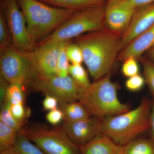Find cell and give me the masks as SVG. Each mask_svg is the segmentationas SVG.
<instances>
[{
	"mask_svg": "<svg viewBox=\"0 0 154 154\" xmlns=\"http://www.w3.org/2000/svg\"><path fill=\"white\" fill-rule=\"evenodd\" d=\"M121 34L104 29L74 38L82 49L84 62L95 81L110 74L121 51Z\"/></svg>",
	"mask_w": 154,
	"mask_h": 154,
	"instance_id": "obj_1",
	"label": "cell"
},
{
	"mask_svg": "<svg viewBox=\"0 0 154 154\" xmlns=\"http://www.w3.org/2000/svg\"><path fill=\"white\" fill-rule=\"evenodd\" d=\"M17 1L25 17L29 37L35 47L76 11L54 8L37 0Z\"/></svg>",
	"mask_w": 154,
	"mask_h": 154,
	"instance_id": "obj_2",
	"label": "cell"
},
{
	"mask_svg": "<svg viewBox=\"0 0 154 154\" xmlns=\"http://www.w3.org/2000/svg\"><path fill=\"white\" fill-rule=\"evenodd\" d=\"M152 102L144 98L133 110L102 119V134L124 146L149 129Z\"/></svg>",
	"mask_w": 154,
	"mask_h": 154,
	"instance_id": "obj_3",
	"label": "cell"
},
{
	"mask_svg": "<svg viewBox=\"0 0 154 154\" xmlns=\"http://www.w3.org/2000/svg\"><path fill=\"white\" fill-rule=\"evenodd\" d=\"M117 87L110 79V74L91 83L80 91L79 101L91 115L102 119L125 113L128 105L122 103L117 96Z\"/></svg>",
	"mask_w": 154,
	"mask_h": 154,
	"instance_id": "obj_4",
	"label": "cell"
},
{
	"mask_svg": "<svg viewBox=\"0 0 154 154\" xmlns=\"http://www.w3.org/2000/svg\"><path fill=\"white\" fill-rule=\"evenodd\" d=\"M105 6H93L76 11L69 19L36 44L35 47L53 42L72 40L86 32L105 29Z\"/></svg>",
	"mask_w": 154,
	"mask_h": 154,
	"instance_id": "obj_5",
	"label": "cell"
},
{
	"mask_svg": "<svg viewBox=\"0 0 154 154\" xmlns=\"http://www.w3.org/2000/svg\"><path fill=\"white\" fill-rule=\"evenodd\" d=\"M21 131L46 154H80L79 146L71 140L63 126L51 129L28 128Z\"/></svg>",
	"mask_w": 154,
	"mask_h": 154,
	"instance_id": "obj_6",
	"label": "cell"
},
{
	"mask_svg": "<svg viewBox=\"0 0 154 154\" xmlns=\"http://www.w3.org/2000/svg\"><path fill=\"white\" fill-rule=\"evenodd\" d=\"M0 75L9 83L20 82L30 86L38 74L24 53L14 48L0 54Z\"/></svg>",
	"mask_w": 154,
	"mask_h": 154,
	"instance_id": "obj_7",
	"label": "cell"
},
{
	"mask_svg": "<svg viewBox=\"0 0 154 154\" xmlns=\"http://www.w3.org/2000/svg\"><path fill=\"white\" fill-rule=\"evenodd\" d=\"M12 36L13 47L22 53L30 52L35 48L30 40L25 17L17 0H2L1 7Z\"/></svg>",
	"mask_w": 154,
	"mask_h": 154,
	"instance_id": "obj_8",
	"label": "cell"
},
{
	"mask_svg": "<svg viewBox=\"0 0 154 154\" xmlns=\"http://www.w3.org/2000/svg\"><path fill=\"white\" fill-rule=\"evenodd\" d=\"M30 87L36 92L53 96L60 103L79 101L81 88L70 76L42 77L38 75Z\"/></svg>",
	"mask_w": 154,
	"mask_h": 154,
	"instance_id": "obj_9",
	"label": "cell"
},
{
	"mask_svg": "<svg viewBox=\"0 0 154 154\" xmlns=\"http://www.w3.org/2000/svg\"><path fill=\"white\" fill-rule=\"evenodd\" d=\"M63 42L38 45L30 52L25 53L38 75L45 78L57 75L58 60Z\"/></svg>",
	"mask_w": 154,
	"mask_h": 154,
	"instance_id": "obj_10",
	"label": "cell"
},
{
	"mask_svg": "<svg viewBox=\"0 0 154 154\" xmlns=\"http://www.w3.org/2000/svg\"><path fill=\"white\" fill-rule=\"evenodd\" d=\"M135 9L128 0H107L105 6V29L122 35Z\"/></svg>",
	"mask_w": 154,
	"mask_h": 154,
	"instance_id": "obj_11",
	"label": "cell"
},
{
	"mask_svg": "<svg viewBox=\"0 0 154 154\" xmlns=\"http://www.w3.org/2000/svg\"><path fill=\"white\" fill-rule=\"evenodd\" d=\"M63 127L71 140L83 146L102 134V119L96 117L73 122H64Z\"/></svg>",
	"mask_w": 154,
	"mask_h": 154,
	"instance_id": "obj_12",
	"label": "cell"
},
{
	"mask_svg": "<svg viewBox=\"0 0 154 154\" xmlns=\"http://www.w3.org/2000/svg\"><path fill=\"white\" fill-rule=\"evenodd\" d=\"M154 24V2L136 8L128 28L122 35L121 51Z\"/></svg>",
	"mask_w": 154,
	"mask_h": 154,
	"instance_id": "obj_13",
	"label": "cell"
},
{
	"mask_svg": "<svg viewBox=\"0 0 154 154\" xmlns=\"http://www.w3.org/2000/svg\"><path fill=\"white\" fill-rule=\"evenodd\" d=\"M154 45V24L136 37L122 50L117 60L123 61L129 57L138 59L144 53L146 52Z\"/></svg>",
	"mask_w": 154,
	"mask_h": 154,
	"instance_id": "obj_14",
	"label": "cell"
},
{
	"mask_svg": "<svg viewBox=\"0 0 154 154\" xmlns=\"http://www.w3.org/2000/svg\"><path fill=\"white\" fill-rule=\"evenodd\" d=\"M79 147L80 154H122L123 149V146L117 144L103 134Z\"/></svg>",
	"mask_w": 154,
	"mask_h": 154,
	"instance_id": "obj_15",
	"label": "cell"
},
{
	"mask_svg": "<svg viewBox=\"0 0 154 154\" xmlns=\"http://www.w3.org/2000/svg\"><path fill=\"white\" fill-rule=\"evenodd\" d=\"M60 108L63 114L65 122H73L85 120L91 117L87 108L79 102L60 103Z\"/></svg>",
	"mask_w": 154,
	"mask_h": 154,
	"instance_id": "obj_16",
	"label": "cell"
},
{
	"mask_svg": "<svg viewBox=\"0 0 154 154\" xmlns=\"http://www.w3.org/2000/svg\"><path fill=\"white\" fill-rule=\"evenodd\" d=\"M48 5L78 11L93 6L105 5V0H37Z\"/></svg>",
	"mask_w": 154,
	"mask_h": 154,
	"instance_id": "obj_17",
	"label": "cell"
},
{
	"mask_svg": "<svg viewBox=\"0 0 154 154\" xmlns=\"http://www.w3.org/2000/svg\"><path fill=\"white\" fill-rule=\"evenodd\" d=\"M122 154H154V142L146 139L133 140L123 146Z\"/></svg>",
	"mask_w": 154,
	"mask_h": 154,
	"instance_id": "obj_18",
	"label": "cell"
},
{
	"mask_svg": "<svg viewBox=\"0 0 154 154\" xmlns=\"http://www.w3.org/2000/svg\"><path fill=\"white\" fill-rule=\"evenodd\" d=\"M14 146L19 154H46L28 139L21 131L18 132Z\"/></svg>",
	"mask_w": 154,
	"mask_h": 154,
	"instance_id": "obj_19",
	"label": "cell"
},
{
	"mask_svg": "<svg viewBox=\"0 0 154 154\" xmlns=\"http://www.w3.org/2000/svg\"><path fill=\"white\" fill-rule=\"evenodd\" d=\"M11 105L12 104L10 101L5 98L1 106L0 121L17 131H19L22 130L25 122L17 121L14 118L11 112Z\"/></svg>",
	"mask_w": 154,
	"mask_h": 154,
	"instance_id": "obj_20",
	"label": "cell"
},
{
	"mask_svg": "<svg viewBox=\"0 0 154 154\" xmlns=\"http://www.w3.org/2000/svg\"><path fill=\"white\" fill-rule=\"evenodd\" d=\"M18 132L0 121V151L14 146Z\"/></svg>",
	"mask_w": 154,
	"mask_h": 154,
	"instance_id": "obj_21",
	"label": "cell"
},
{
	"mask_svg": "<svg viewBox=\"0 0 154 154\" xmlns=\"http://www.w3.org/2000/svg\"><path fill=\"white\" fill-rule=\"evenodd\" d=\"M12 47L11 33L2 10L0 8V54Z\"/></svg>",
	"mask_w": 154,
	"mask_h": 154,
	"instance_id": "obj_22",
	"label": "cell"
},
{
	"mask_svg": "<svg viewBox=\"0 0 154 154\" xmlns=\"http://www.w3.org/2000/svg\"><path fill=\"white\" fill-rule=\"evenodd\" d=\"M69 75L82 89L91 85L88 73L81 64H72L69 68Z\"/></svg>",
	"mask_w": 154,
	"mask_h": 154,
	"instance_id": "obj_23",
	"label": "cell"
},
{
	"mask_svg": "<svg viewBox=\"0 0 154 154\" xmlns=\"http://www.w3.org/2000/svg\"><path fill=\"white\" fill-rule=\"evenodd\" d=\"M143 68L144 78L150 91L154 102V63L145 57L138 59Z\"/></svg>",
	"mask_w": 154,
	"mask_h": 154,
	"instance_id": "obj_24",
	"label": "cell"
},
{
	"mask_svg": "<svg viewBox=\"0 0 154 154\" xmlns=\"http://www.w3.org/2000/svg\"><path fill=\"white\" fill-rule=\"evenodd\" d=\"M24 85L20 82L10 84L5 98L8 99L12 105L24 103L25 99L23 90Z\"/></svg>",
	"mask_w": 154,
	"mask_h": 154,
	"instance_id": "obj_25",
	"label": "cell"
},
{
	"mask_svg": "<svg viewBox=\"0 0 154 154\" xmlns=\"http://www.w3.org/2000/svg\"><path fill=\"white\" fill-rule=\"evenodd\" d=\"M72 40L64 41L59 56L57 66V76L66 77L69 75V59L67 55L66 49L68 45Z\"/></svg>",
	"mask_w": 154,
	"mask_h": 154,
	"instance_id": "obj_26",
	"label": "cell"
},
{
	"mask_svg": "<svg viewBox=\"0 0 154 154\" xmlns=\"http://www.w3.org/2000/svg\"><path fill=\"white\" fill-rule=\"evenodd\" d=\"M67 55L72 64H81L84 62L82 51L75 42H71L68 45Z\"/></svg>",
	"mask_w": 154,
	"mask_h": 154,
	"instance_id": "obj_27",
	"label": "cell"
},
{
	"mask_svg": "<svg viewBox=\"0 0 154 154\" xmlns=\"http://www.w3.org/2000/svg\"><path fill=\"white\" fill-rule=\"evenodd\" d=\"M136 59L129 57L123 61L122 72L125 76L130 78L139 74V66Z\"/></svg>",
	"mask_w": 154,
	"mask_h": 154,
	"instance_id": "obj_28",
	"label": "cell"
},
{
	"mask_svg": "<svg viewBox=\"0 0 154 154\" xmlns=\"http://www.w3.org/2000/svg\"><path fill=\"white\" fill-rule=\"evenodd\" d=\"M145 80L144 78L139 74L130 77L125 82V87L130 91H140L144 85Z\"/></svg>",
	"mask_w": 154,
	"mask_h": 154,
	"instance_id": "obj_29",
	"label": "cell"
},
{
	"mask_svg": "<svg viewBox=\"0 0 154 154\" xmlns=\"http://www.w3.org/2000/svg\"><path fill=\"white\" fill-rule=\"evenodd\" d=\"M11 112L14 118L19 122H25V119L29 116V110H26L24 103L13 104L11 106Z\"/></svg>",
	"mask_w": 154,
	"mask_h": 154,
	"instance_id": "obj_30",
	"label": "cell"
},
{
	"mask_svg": "<svg viewBox=\"0 0 154 154\" xmlns=\"http://www.w3.org/2000/svg\"><path fill=\"white\" fill-rule=\"evenodd\" d=\"M46 120L53 125H57L63 120V114L60 109L57 108L51 110L46 114Z\"/></svg>",
	"mask_w": 154,
	"mask_h": 154,
	"instance_id": "obj_31",
	"label": "cell"
},
{
	"mask_svg": "<svg viewBox=\"0 0 154 154\" xmlns=\"http://www.w3.org/2000/svg\"><path fill=\"white\" fill-rule=\"evenodd\" d=\"M45 97L43 101V107L46 110H52L57 109L58 101L55 97L45 94Z\"/></svg>",
	"mask_w": 154,
	"mask_h": 154,
	"instance_id": "obj_32",
	"label": "cell"
},
{
	"mask_svg": "<svg viewBox=\"0 0 154 154\" xmlns=\"http://www.w3.org/2000/svg\"><path fill=\"white\" fill-rule=\"evenodd\" d=\"M10 84L2 76L0 75V104L1 106L5 99Z\"/></svg>",
	"mask_w": 154,
	"mask_h": 154,
	"instance_id": "obj_33",
	"label": "cell"
},
{
	"mask_svg": "<svg viewBox=\"0 0 154 154\" xmlns=\"http://www.w3.org/2000/svg\"><path fill=\"white\" fill-rule=\"evenodd\" d=\"M134 8L154 2V0H128Z\"/></svg>",
	"mask_w": 154,
	"mask_h": 154,
	"instance_id": "obj_34",
	"label": "cell"
},
{
	"mask_svg": "<svg viewBox=\"0 0 154 154\" xmlns=\"http://www.w3.org/2000/svg\"><path fill=\"white\" fill-rule=\"evenodd\" d=\"M149 129L150 130L152 140L154 142V102H152L151 111L150 115V123Z\"/></svg>",
	"mask_w": 154,
	"mask_h": 154,
	"instance_id": "obj_35",
	"label": "cell"
},
{
	"mask_svg": "<svg viewBox=\"0 0 154 154\" xmlns=\"http://www.w3.org/2000/svg\"><path fill=\"white\" fill-rule=\"evenodd\" d=\"M0 154H19L14 146L0 151Z\"/></svg>",
	"mask_w": 154,
	"mask_h": 154,
	"instance_id": "obj_36",
	"label": "cell"
},
{
	"mask_svg": "<svg viewBox=\"0 0 154 154\" xmlns=\"http://www.w3.org/2000/svg\"><path fill=\"white\" fill-rule=\"evenodd\" d=\"M146 54L145 57L154 63V45L146 51Z\"/></svg>",
	"mask_w": 154,
	"mask_h": 154,
	"instance_id": "obj_37",
	"label": "cell"
},
{
	"mask_svg": "<svg viewBox=\"0 0 154 154\" xmlns=\"http://www.w3.org/2000/svg\"><path fill=\"white\" fill-rule=\"evenodd\" d=\"M2 1V0H1V1Z\"/></svg>",
	"mask_w": 154,
	"mask_h": 154,
	"instance_id": "obj_38",
	"label": "cell"
}]
</instances>
